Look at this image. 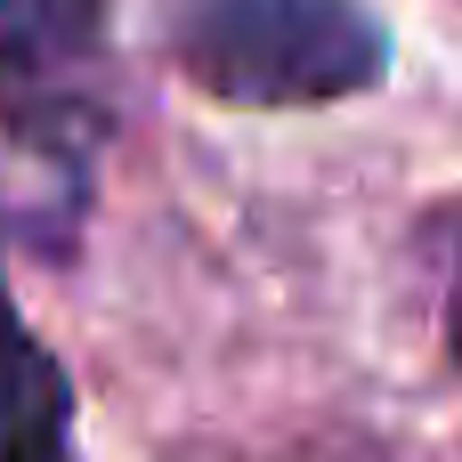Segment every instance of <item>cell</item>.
I'll return each mask as SVG.
<instances>
[{
    "label": "cell",
    "instance_id": "cell-3",
    "mask_svg": "<svg viewBox=\"0 0 462 462\" xmlns=\"http://www.w3.org/2000/svg\"><path fill=\"white\" fill-rule=\"evenodd\" d=\"M65 439H73V390L16 317L0 276V462H65Z\"/></svg>",
    "mask_w": 462,
    "mask_h": 462
},
{
    "label": "cell",
    "instance_id": "cell-4",
    "mask_svg": "<svg viewBox=\"0 0 462 462\" xmlns=\"http://www.w3.org/2000/svg\"><path fill=\"white\" fill-rule=\"evenodd\" d=\"M97 24H106V0H0V49H16L32 65L89 57Z\"/></svg>",
    "mask_w": 462,
    "mask_h": 462
},
{
    "label": "cell",
    "instance_id": "cell-5",
    "mask_svg": "<svg viewBox=\"0 0 462 462\" xmlns=\"http://www.w3.org/2000/svg\"><path fill=\"white\" fill-rule=\"evenodd\" d=\"M455 357H462V276H455Z\"/></svg>",
    "mask_w": 462,
    "mask_h": 462
},
{
    "label": "cell",
    "instance_id": "cell-2",
    "mask_svg": "<svg viewBox=\"0 0 462 462\" xmlns=\"http://www.w3.org/2000/svg\"><path fill=\"white\" fill-rule=\"evenodd\" d=\"M89 146L97 114L57 89V65L0 49V219H24L32 236L41 219H73L89 187Z\"/></svg>",
    "mask_w": 462,
    "mask_h": 462
},
{
    "label": "cell",
    "instance_id": "cell-1",
    "mask_svg": "<svg viewBox=\"0 0 462 462\" xmlns=\"http://www.w3.org/2000/svg\"><path fill=\"white\" fill-rule=\"evenodd\" d=\"M171 57L227 106H325L382 81L357 0H171Z\"/></svg>",
    "mask_w": 462,
    "mask_h": 462
}]
</instances>
